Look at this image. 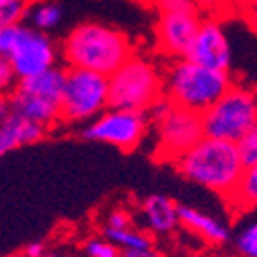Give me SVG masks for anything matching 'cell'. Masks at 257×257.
<instances>
[{
	"mask_svg": "<svg viewBox=\"0 0 257 257\" xmlns=\"http://www.w3.org/2000/svg\"><path fill=\"white\" fill-rule=\"evenodd\" d=\"M134 54L132 41L123 31L87 21L76 25L62 41L60 58L68 68L91 70L103 76L113 74Z\"/></svg>",
	"mask_w": 257,
	"mask_h": 257,
	"instance_id": "cell-1",
	"label": "cell"
},
{
	"mask_svg": "<svg viewBox=\"0 0 257 257\" xmlns=\"http://www.w3.org/2000/svg\"><path fill=\"white\" fill-rule=\"evenodd\" d=\"M173 165L181 177L196 183L198 187L214 191L224 200H228L245 171L237 146L232 142L206 136L191 146L185 155H181Z\"/></svg>",
	"mask_w": 257,
	"mask_h": 257,
	"instance_id": "cell-2",
	"label": "cell"
},
{
	"mask_svg": "<svg viewBox=\"0 0 257 257\" xmlns=\"http://www.w3.org/2000/svg\"><path fill=\"white\" fill-rule=\"evenodd\" d=\"M234 84L230 72L204 68L179 58L163 72V97L181 109L202 115Z\"/></svg>",
	"mask_w": 257,
	"mask_h": 257,
	"instance_id": "cell-3",
	"label": "cell"
},
{
	"mask_svg": "<svg viewBox=\"0 0 257 257\" xmlns=\"http://www.w3.org/2000/svg\"><path fill=\"white\" fill-rule=\"evenodd\" d=\"M109 107L146 113L163 97V70L153 60L132 54L107 76Z\"/></svg>",
	"mask_w": 257,
	"mask_h": 257,
	"instance_id": "cell-4",
	"label": "cell"
},
{
	"mask_svg": "<svg viewBox=\"0 0 257 257\" xmlns=\"http://www.w3.org/2000/svg\"><path fill=\"white\" fill-rule=\"evenodd\" d=\"M146 117L155 127V157L159 161L175 163L204 138L202 117L194 111L181 109L165 97H161L146 111Z\"/></svg>",
	"mask_w": 257,
	"mask_h": 257,
	"instance_id": "cell-5",
	"label": "cell"
},
{
	"mask_svg": "<svg viewBox=\"0 0 257 257\" xmlns=\"http://www.w3.org/2000/svg\"><path fill=\"white\" fill-rule=\"evenodd\" d=\"M206 138L239 142L249 132L257 130V99L253 89L245 84L232 87L200 115Z\"/></svg>",
	"mask_w": 257,
	"mask_h": 257,
	"instance_id": "cell-6",
	"label": "cell"
},
{
	"mask_svg": "<svg viewBox=\"0 0 257 257\" xmlns=\"http://www.w3.org/2000/svg\"><path fill=\"white\" fill-rule=\"evenodd\" d=\"M64 87V68L56 66L33 78L19 80L13 93L7 97L13 113L23 115L50 130L60 123V105Z\"/></svg>",
	"mask_w": 257,
	"mask_h": 257,
	"instance_id": "cell-7",
	"label": "cell"
},
{
	"mask_svg": "<svg viewBox=\"0 0 257 257\" xmlns=\"http://www.w3.org/2000/svg\"><path fill=\"white\" fill-rule=\"evenodd\" d=\"M107 107H109L107 76L80 68L64 70L60 121L72 125L89 123Z\"/></svg>",
	"mask_w": 257,
	"mask_h": 257,
	"instance_id": "cell-8",
	"label": "cell"
},
{
	"mask_svg": "<svg viewBox=\"0 0 257 257\" xmlns=\"http://www.w3.org/2000/svg\"><path fill=\"white\" fill-rule=\"evenodd\" d=\"M159 13L157 17V48L171 60L185 58L194 39L202 13L187 0H148Z\"/></svg>",
	"mask_w": 257,
	"mask_h": 257,
	"instance_id": "cell-9",
	"label": "cell"
},
{
	"mask_svg": "<svg viewBox=\"0 0 257 257\" xmlns=\"http://www.w3.org/2000/svg\"><path fill=\"white\" fill-rule=\"evenodd\" d=\"M148 127H151V123H148L146 113L107 107L103 113H99L93 121L84 125L82 138L109 144L123 153H130L144 142Z\"/></svg>",
	"mask_w": 257,
	"mask_h": 257,
	"instance_id": "cell-10",
	"label": "cell"
},
{
	"mask_svg": "<svg viewBox=\"0 0 257 257\" xmlns=\"http://www.w3.org/2000/svg\"><path fill=\"white\" fill-rule=\"evenodd\" d=\"M58 58H60V48L48 33L21 25L15 48L7 60L11 62L17 80H25L56 68Z\"/></svg>",
	"mask_w": 257,
	"mask_h": 257,
	"instance_id": "cell-11",
	"label": "cell"
},
{
	"mask_svg": "<svg viewBox=\"0 0 257 257\" xmlns=\"http://www.w3.org/2000/svg\"><path fill=\"white\" fill-rule=\"evenodd\" d=\"M185 58L204 68L230 72L232 48H230L228 33L218 19L206 17L200 21V27L194 39H191Z\"/></svg>",
	"mask_w": 257,
	"mask_h": 257,
	"instance_id": "cell-12",
	"label": "cell"
},
{
	"mask_svg": "<svg viewBox=\"0 0 257 257\" xmlns=\"http://www.w3.org/2000/svg\"><path fill=\"white\" fill-rule=\"evenodd\" d=\"M177 218L179 224L185 226L187 230H191L194 234H198L200 239H204L210 245H226L230 241V228L216 216L196 208V206H187V204H179L177 206Z\"/></svg>",
	"mask_w": 257,
	"mask_h": 257,
	"instance_id": "cell-13",
	"label": "cell"
},
{
	"mask_svg": "<svg viewBox=\"0 0 257 257\" xmlns=\"http://www.w3.org/2000/svg\"><path fill=\"white\" fill-rule=\"evenodd\" d=\"M177 206H179L177 202H173L169 196H163V194L146 196L140 204V220H142L144 232H153V234L173 232L179 226Z\"/></svg>",
	"mask_w": 257,
	"mask_h": 257,
	"instance_id": "cell-14",
	"label": "cell"
},
{
	"mask_svg": "<svg viewBox=\"0 0 257 257\" xmlns=\"http://www.w3.org/2000/svg\"><path fill=\"white\" fill-rule=\"evenodd\" d=\"M0 127H3V132L7 134L13 151L15 148H21V146H27V144H35L39 140H44V136L48 134V130L44 125H39L23 115L19 113H9L3 123H0Z\"/></svg>",
	"mask_w": 257,
	"mask_h": 257,
	"instance_id": "cell-15",
	"label": "cell"
},
{
	"mask_svg": "<svg viewBox=\"0 0 257 257\" xmlns=\"http://www.w3.org/2000/svg\"><path fill=\"white\" fill-rule=\"evenodd\" d=\"M62 17H64V13H62L60 5L52 3V0H33L27 9L25 21L29 23L27 27L41 31V33H50L60 27Z\"/></svg>",
	"mask_w": 257,
	"mask_h": 257,
	"instance_id": "cell-16",
	"label": "cell"
},
{
	"mask_svg": "<svg viewBox=\"0 0 257 257\" xmlns=\"http://www.w3.org/2000/svg\"><path fill=\"white\" fill-rule=\"evenodd\" d=\"M103 237L105 241H109L115 245L119 251L125 249H146L153 247V239L148 237V232L136 226H127V228H103Z\"/></svg>",
	"mask_w": 257,
	"mask_h": 257,
	"instance_id": "cell-17",
	"label": "cell"
},
{
	"mask_svg": "<svg viewBox=\"0 0 257 257\" xmlns=\"http://www.w3.org/2000/svg\"><path fill=\"white\" fill-rule=\"evenodd\" d=\"M228 202L239 206L241 210H251L257 202V167L245 169L241 179L234 185L232 194L228 196Z\"/></svg>",
	"mask_w": 257,
	"mask_h": 257,
	"instance_id": "cell-18",
	"label": "cell"
},
{
	"mask_svg": "<svg viewBox=\"0 0 257 257\" xmlns=\"http://www.w3.org/2000/svg\"><path fill=\"white\" fill-rule=\"evenodd\" d=\"M234 249L241 257H257V224L251 218L249 222L241 224V228L234 232Z\"/></svg>",
	"mask_w": 257,
	"mask_h": 257,
	"instance_id": "cell-19",
	"label": "cell"
},
{
	"mask_svg": "<svg viewBox=\"0 0 257 257\" xmlns=\"http://www.w3.org/2000/svg\"><path fill=\"white\" fill-rule=\"evenodd\" d=\"M31 3L33 0H15V3L0 5V29L11 25H23Z\"/></svg>",
	"mask_w": 257,
	"mask_h": 257,
	"instance_id": "cell-20",
	"label": "cell"
},
{
	"mask_svg": "<svg viewBox=\"0 0 257 257\" xmlns=\"http://www.w3.org/2000/svg\"><path fill=\"white\" fill-rule=\"evenodd\" d=\"M234 146H237V153H239V159H241L243 167L245 169H255L257 167V130L249 132L239 142H234Z\"/></svg>",
	"mask_w": 257,
	"mask_h": 257,
	"instance_id": "cell-21",
	"label": "cell"
},
{
	"mask_svg": "<svg viewBox=\"0 0 257 257\" xmlns=\"http://www.w3.org/2000/svg\"><path fill=\"white\" fill-rule=\"evenodd\" d=\"M84 253L89 257H119V249L105 239H89L84 243Z\"/></svg>",
	"mask_w": 257,
	"mask_h": 257,
	"instance_id": "cell-22",
	"label": "cell"
},
{
	"mask_svg": "<svg viewBox=\"0 0 257 257\" xmlns=\"http://www.w3.org/2000/svg\"><path fill=\"white\" fill-rule=\"evenodd\" d=\"M17 76L13 72V66L7 58L0 56V97H9L13 89L17 87Z\"/></svg>",
	"mask_w": 257,
	"mask_h": 257,
	"instance_id": "cell-23",
	"label": "cell"
},
{
	"mask_svg": "<svg viewBox=\"0 0 257 257\" xmlns=\"http://www.w3.org/2000/svg\"><path fill=\"white\" fill-rule=\"evenodd\" d=\"M127 226H134V218L130 212H125L121 208H115L107 214L105 218V228H127Z\"/></svg>",
	"mask_w": 257,
	"mask_h": 257,
	"instance_id": "cell-24",
	"label": "cell"
},
{
	"mask_svg": "<svg viewBox=\"0 0 257 257\" xmlns=\"http://www.w3.org/2000/svg\"><path fill=\"white\" fill-rule=\"evenodd\" d=\"M19 29H21V25H11V27L0 29V56L3 58L11 56V52L15 48V41L19 37Z\"/></svg>",
	"mask_w": 257,
	"mask_h": 257,
	"instance_id": "cell-25",
	"label": "cell"
},
{
	"mask_svg": "<svg viewBox=\"0 0 257 257\" xmlns=\"http://www.w3.org/2000/svg\"><path fill=\"white\" fill-rule=\"evenodd\" d=\"M119 257H161V253L153 247H146V249H125L119 253Z\"/></svg>",
	"mask_w": 257,
	"mask_h": 257,
	"instance_id": "cell-26",
	"label": "cell"
},
{
	"mask_svg": "<svg viewBox=\"0 0 257 257\" xmlns=\"http://www.w3.org/2000/svg\"><path fill=\"white\" fill-rule=\"evenodd\" d=\"M187 3H191L200 13H204V11H214L220 5V0H187Z\"/></svg>",
	"mask_w": 257,
	"mask_h": 257,
	"instance_id": "cell-27",
	"label": "cell"
},
{
	"mask_svg": "<svg viewBox=\"0 0 257 257\" xmlns=\"http://www.w3.org/2000/svg\"><path fill=\"white\" fill-rule=\"evenodd\" d=\"M48 249H46V245L44 243H29L27 247H25V257H39L41 253H46Z\"/></svg>",
	"mask_w": 257,
	"mask_h": 257,
	"instance_id": "cell-28",
	"label": "cell"
},
{
	"mask_svg": "<svg viewBox=\"0 0 257 257\" xmlns=\"http://www.w3.org/2000/svg\"><path fill=\"white\" fill-rule=\"evenodd\" d=\"M11 151H13V146H11L9 138H7V134L3 132V127H0V157H5V155L11 153Z\"/></svg>",
	"mask_w": 257,
	"mask_h": 257,
	"instance_id": "cell-29",
	"label": "cell"
},
{
	"mask_svg": "<svg viewBox=\"0 0 257 257\" xmlns=\"http://www.w3.org/2000/svg\"><path fill=\"white\" fill-rule=\"evenodd\" d=\"M11 113V107H9V99L7 97H0V123H3V119Z\"/></svg>",
	"mask_w": 257,
	"mask_h": 257,
	"instance_id": "cell-30",
	"label": "cell"
},
{
	"mask_svg": "<svg viewBox=\"0 0 257 257\" xmlns=\"http://www.w3.org/2000/svg\"><path fill=\"white\" fill-rule=\"evenodd\" d=\"M39 257H58L56 253H52V251H46V253H41Z\"/></svg>",
	"mask_w": 257,
	"mask_h": 257,
	"instance_id": "cell-31",
	"label": "cell"
},
{
	"mask_svg": "<svg viewBox=\"0 0 257 257\" xmlns=\"http://www.w3.org/2000/svg\"><path fill=\"white\" fill-rule=\"evenodd\" d=\"M245 3H249L251 7H255V3H257V0H245Z\"/></svg>",
	"mask_w": 257,
	"mask_h": 257,
	"instance_id": "cell-32",
	"label": "cell"
},
{
	"mask_svg": "<svg viewBox=\"0 0 257 257\" xmlns=\"http://www.w3.org/2000/svg\"><path fill=\"white\" fill-rule=\"evenodd\" d=\"M7 3H15V0H0V5H7Z\"/></svg>",
	"mask_w": 257,
	"mask_h": 257,
	"instance_id": "cell-33",
	"label": "cell"
},
{
	"mask_svg": "<svg viewBox=\"0 0 257 257\" xmlns=\"http://www.w3.org/2000/svg\"><path fill=\"white\" fill-rule=\"evenodd\" d=\"M208 257H222V255H208Z\"/></svg>",
	"mask_w": 257,
	"mask_h": 257,
	"instance_id": "cell-34",
	"label": "cell"
},
{
	"mask_svg": "<svg viewBox=\"0 0 257 257\" xmlns=\"http://www.w3.org/2000/svg\"><path fill=\"white\" fill-rule=\"evenodd\" d=\"M58 257H60V255H58ZM66 257H72V255H66Z\"/></svg>",
	"mask_w": 257,
	"mask_h": 257,
	"instance_id": "cell-35",
	"label": "cell"
}]
</instances>
